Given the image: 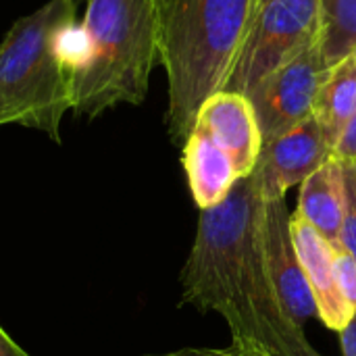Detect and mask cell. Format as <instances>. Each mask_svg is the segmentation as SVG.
<instances>
[{
    "instance_id": "10",
    "label": "cell",
    "mask_w": 356,
    "mask_h": 356,
    "mask_svg": "<svg viewBox=\"0 0 356 356\" xmlns=\"http://www.w3.org/2000/svg\"><path fill=\"white\" fill-rule=\"evenodd\" d=\"M263 200V198H261ZM261 229L267 263L275 286L290 309V313L302 323L309 317H317V307L305 275V269L298 261L292 234H290V211L286 198L263 200L261 211Z\"/></svg>"
},
{
    "instance_id": "7",
    "label": "cell",
    "mask_w": 356,
    "mask_h": 356,
    "mask_svg": "<svg viewBox=\"0 0 356 356\" xmlns=\"http://www.w3.org/2000/svg\"><path fill=\"white\" fill-rule=\"evenodd\" d=\"M334 156V142L325 136L315 117L298 123L275 140L263 144L257 167L250 173L263 200L286 198V192L300 186L311 173Z\"/></svg>"
},
{
    "instance_id": "19",
    "label": "cell",
    "mask_w": 356,
    "mask_h": 356,
    "mask_svg": "<svg viewBox=\"0 0 356 356\" xmlns=\"http://www.w3.org/2000/svg\"><path fill=\"white\" fill-rule=\"evenodd\" d=\"M340 344L344 356H356V313L348 321V325L340 332Z\"/></svg>"
},
{
    "instance_id": "14",
    "label": "cell",
    "mask_w": 356,
    "mask_h": 356,
    "mask_svg": "<svg viewBox=\"0 0 356 356\" xmlns=\"http://www.w3.org/2000/svg\"><path fill=\"white\" fill-rule=\"evenodd\" d=\"M319 44L327 67L356 50V0H319Z\"/></svg>"
},
{
    "instance_id": "17",
    "label": "cell",
    "mask_w": 356,
    "mask_h": 356,
    "mask_svg": "<svg viewBox=\"0 0 356 356\" xmlns=\"http://www.w3.org/2000/svg\"><path fill=\"white\" fill-rule=\"evenodd\" d=\"M334 159L342 165H356V113L334 146Z\"/></svg>"
},
{
    "instance_id": "9",
    "label": "cell",
    "mask_w": 356,
    "mask_h": 356,
    "mask_svg": "<svg viewBox=\"0 0 356 356\" xmlns=\"http://www.w3.org/2000/svg\"><path fill=\"white\" fill-rule=\"evenodd\" d=\"M290 234L317 307V319L332 332L340 334L353 319L355 311L344 300L336 282L338 250L298 211L290 215Z\"/></svg>"
},
{
    "instance_id": "18",
    "label": "cell",
    "mask_w": 356,
    "mask_h": 356,
    "mask_svg": "<svg viewBox=\"0 0 356 356\" xmlns=\"http://www.w3.org/2000/svg\"><path fill=\"white\" fill-rule=\"evenodd\" d=\"M144 356H261L254 353H248L236 344L225 346V348H181V350H171L163 355H144Z\"/></svg>"
},
{
    "instance_id": "5",
    "label": "cell",
    "mask_w": 356,
    "mask_h": 356,
    "mask_svg": "<svg viewBox=\"0 0 356 356\" xmlns=\"http://www.w3.org/2000/svg\"><path fill=\"white\" fill-rule=\"evenodd\" d=\"M319 40V0H271L248 23L221 90L248 96Z\"/></svg>"
},
{
    "instance_id": "12",
    "label": "cell",
    "mask_w": 356,
    "mask_h": 356,
    "mask_svg": "<svg viewBox=\"0 0 356 356\" xmlns=\"http://www.w3.org/2000/svg\"><path fill=\"white\" fill-rule=\"evenodd\" d=\"M327 242L342 250V225L346 213L344 167L334 156L300 184L296 209Z\"/></svg>"
},
{
    "instance_id": "13",
    "label": "cell",
    "mask_w": 356,
    "mask_h": 356,
    "mask_svg": "<svg viewBox=\"0 0 356 356\" xmlns=\"http://www.w3.org/2000/svg\"><path fill=\"white\" fill-rule=\"evenodd\" d=\"M356 113V50L336 65L327 67L317 90L313 117L334 142Z\"/></svg>"
},
{
    "instance_id": "21",
    "label": "cell",
    "mask_w": 356,
    "mask_h": 356,
    "mask_svg": "<svg viewBox=\"0 0 356 356\" xmlns=\"http://www.w3.org/2000/svg\"><path fill=\"white\" fill-rule=\"evenodd\" d=\"M267 2H271V0H252V15H250V21H252V17H254V15H257V13L263 8ZM250 21H248V23H250ZM246 29H248V27H246Z\"/></svg>"
},
{
    "instance_id": "22",
    "label": "cell",
    "mask_w": 356,
    "mask_h": 356,
    "mask_svg": "<svg viewBox=\"0 0 356 356\" xmlns=\"http://www.w3.org/2000/svg\"><path fill=\"white\" fill-rule=\"evenodd\" d=\"M71 2H73V4H75V6H77V8H79V6H81V4H86V0H71Z\"/></svg>"
},
{
    "instance_id": "16",
    "label": "cell",
    "mask_w": 356,
    "mask_h": 356,
    "mask_svg": "<svg viewBox=\"0 0 356 356\" xmlns=\"http://www.w3.org/2000/svg\"><path fill=\"white\" fill-rule=\"evenodd\" d=\"M336 282L344 300L356 313V259L346 250L336 252Z\"/></svg>"
},
{
    "instance_id": "11",
    "label": "cell",
    "mask_w": 356,
    "mask_h": 356,
    "mask_svg": "<svg viewBox=\"0 0 356 356\" xmlns=\"http://www.w3.org/2000/svg\"><path fill=\"white\" fill-rule=\"evenodd\" d=\"M181 146L184 171L198 209L204 211L221 204L240 179L232 156L200 127H192Z\"/></svg>"
},
{
    "instance_id": "1",
    "label": "cell",
    "mask_w": 356,
    "mask_h": 356,
    "mask_svg": "<svg viewBox=\"0 0 356 356\" xmlns=\"http://www.w3.org/2000/svg\"><path fill=\"white\" fill-rule=\"evenodd\" d=\"M263 200L254 177L236 181L227 198L200 213L181 269V300L219 315L232 344L261 356H323L286 307L267 263Z\"/></svg>"
},
{
    "instance_id": "8",
    "label": "cell",
    "mask_w": 356,
    "mask_h": 356,
    "mask_svg": "<svg viewBox=\"0 0 356 356\" xmlns=\"http://www.w3.org/2000/svg\"><path fill=\"white\" fill-rule=\"evenodd\" d=\"M194 127L207 131L232 156L240 179L254 171L263 150V136L248 96L227 90L211 94L202 102Z\"/></svg>"
},
{
    "instance_id": "3",
    "label": "cell",
    "mask_w": 356,
    "mask_h": 356,
    "mask_svg": "<svg viewBox=\"0 0 356 356\" xmlns=\"http://www.w3.org/2000/svg\"><path fill=\"white\" fill-rule=\"evenodd\" d=\"M77 6L48 0L15 21L0 44V125H23L60 142L71 111Z\"/></svg>"
},
{
    "instance_id": "15",
    "label": "cell",
    "mask_w": 356,
    "mask_h": 356,
    "mask_svg": "<svg viewBox=\"0 0 356 356\" xmlns=\"http://www.w3.org/2000/svg\"><path fill=\"white\" fill-rule=\"evenodd\" d=\"M342 167H344V186H346L342 250L350 252L356 259V165H342Z\"/></svg>"
},
{
    "instance_id": "6",
    "label": "cell",
    "mask_w": 356,
    "mask_h": 356,
    "mask_svg": "<svg viewBox=\"0 0 356 356\" xmlns=\"http://www.w3.org/2000/svg\"><path fill=\"white\" fill-rule=\"evenodd\" d=\"M325 69L327 65L317 40L296 58L257 83L248 98L257 113L263 144L313 117L317 90Z\"/></svg>"
},
{
    "instance_id": "4",
    "label": "cell",
    "mask_w": 356,
    "mask_h": 356,
    "mask_svg": "<svg viewBox=\"0 0 356 356\" xmlns=\"http://www.w3.org/2000/svg\"><path fill=\"white\" fill-rule=\"evenodd\" d=\"M161 65L169 81L167 125L184 144L202 102L221 90L246 33L252 0H154Z\"/></svg>"
},
{
    "instance_id": "20",
    "label": "cell",
    "mask_w": 356,
    "mask_h": 356,
    "mask_svg": "<svg viewBox=\"0 0 356 356\" xmlns=\"http://www.w3.org/2000/svg\"><path fill=\"white\" fill-rule=\"evenodd\" d=\"M0 356H29L0 327Z\"/></svg>"
},
{
    "instance_id": "2",
    "label": "cell",
    "mask_w": 356,
    "mask_h": 356,
    "mask_svg": "<svg viewBox=\"0 0 356 356\" xmlns=\"http://www.w3.org/2000/svg\"><path fill=\"white\" fill-rule=\"evenodd\" d=\"M161 63L154 0H86L71 73V111L98 117L146 98Z\"/></svg>"
}]
</instances>
